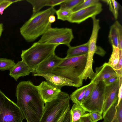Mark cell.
I'll use <instances>...</instances> for the list:
<instances>
[{"label":"cell","instance_id":"obj_37","mask_svg":"<svg viewBox=\"0 0 122 122\" xmlns=\"http://www.w3.org/2000/svg\"><path fill=\"white\" fill-rule=\"evenodd\" d=\"M122 84L120 87L118 94V101L117 105H118L122 100Z\"/></svg>","mask_w":122,"mask_h":122},{"label":"cell","instance_id":"obj_3","mask_svg":"<svg viewBox=\"0 0 122 122\" xmlns=\"http://www.w3.org/2000/svg\"><path fill=\"white\" fill-rule=\"evenodd\" d=\"M87 54L66 58L53 70L51 73L64 77L72 82L76 87L81 86L83 80L79 76L86 65Z\"/></svg>","mask_w":122,"mask_h":122},{"label":"cell","instance_id":"obj_39","mask_svg":"<svg viewBox=\"0 0 122 122\" xmlns=\"http://www.w3.org/2000/svg\"><path fill=\"white\" fill-rule=\"evenodd\" d=\"M67 110L65 113H64L60 118L57 122H63Z\"/></svg>","mask_w":122,"mask_h":122},{"label":"cell","instance_id":"obj_26","mask_svg":"<svg viewBox=\"0 0 122 122\" xmlns=\"http://www.w3.org/2000/svg\"><path fill=\"white\" fill-rule=\"evenodd\" d=\"M68 49L67 51V55L66 58L77 56L85 54L80 49L78 46L72 47L70 46L68 47Z\"/></svg>","mask_w":122,"mask_h":122},{"label":"cell","instance_id":"obj_9","mask_svg":"<svg viewBox=\"0 0 122 122\" xmlns=\"http://www.w3.org/2000/svg\"><path fill=\"white\" fill-rule=\"evenodd\" d=\"M102 4L99 2L86 8L73 12L68 21L80 24L87 19L95 16L102 10Z\"/></svg>","mask_w":122,"mask_h":122},{"label":"cell","instance_id":"obj_21","mask_svg":"<svg viewBox=\"0 0 122 122\" xmlns=\"http://www.w3.org/2000/svg\"><path fill=\"white\" fill-rule=\"evenodd\" d=\"M112 51L108 63L114 70L115 69L119 60V49L112 46Z\"/></svg>","mask_w":122,"mask_h":122},{"label":"cell","instance_id":"obj_7","mask_svg":"<svg viewBox=\"0 0 122 122\" xmlns=\"http://www.w3.org/2000/svg\"><path fill=\"white\" fill-rule=\"evenodd\" d=\"M73 38L72 30L71 28L51 27L42 36L38 42L58 45L63 44L68 47Z\"/></svg>","mask_w":122,"mask_h":122},{"label":"cell","instance_id":"obj_19","mask_svg":"<svg viewBox=\"0 0 122 122\" xmlns=\"http://www.w3.org/2000/svg\"><path fill=\"white\" fill-rule=\"evenodd\" d=\"M26 1L32 6V15L40 11V10L44 6H51V0H27Z\"/></svg>","mask_w":122,"mask_h":122},{"label":"cell","instance_id":"obj_31","mask_svg":"<svg viewBox=\"0 0 122 122\" xmlns=\"http://www.w3.org/2000/svg\"><path fill=\"white\" fill-rule=\"evenodd\" d=\"M89 112L91 118L94 122H97L102 118V115L98 112Z\"/></svg>","mask_w":122,"mask_h":122},{"label":"cell","instance_id":"obj_23","mask_svg":"<svg viewBox=\"0 0 122 122\" xmlns=\"http://www.w3.org/2000/svg\"><path fill=\"white\" fill-rule=\"evenodd\" d=\"M109 5V9L112 13L115 19H117L118 16L119 5L117 2L115 0H103Z\"/></svg>","mask_w":122,"mask_h":122},{"label":"cell","instance_id":"obj_16","mask_svg":"<svg viewBox=\"0 0 122 122\" xmlns=\"http://www.w3.org/2000/svg\"><path fill=\"white\" fill-rule=\"evenodd\" d=\"M10 75L17 81L21 76L29 75L32 72L26 64L22 60L19 61L10 70Z\"/></svg>","mask_w":122,"mask_h":122},{"label":"cell","instance_id":"obj_11","mask_svg":"<svg viewBox=\"0 0 122 122\" xmlns=\"http://www.w3.org/2000/svg\"><path fill=\"white\" fill-rule=\"evenodd\" d=\"M65 58H60L55 54L40 63L33 72V76L52 73L53 70L60 64Z\"/></svg>","mask_w":122,"mask_h":122},{"label":"cell","instance_id":"obj_27","mask_svg":"<svg viewBox=\"0 0 122 122\" xmlns=\"http://www.w3.org/2000/svg\"><path fill=\"white\" fill-rule=\"evenodd\" d=\"M98 0H86L83 1L79 5L75 7L72 10L73 12L77 11L86 8L94 5L99 2Z\"/></svg>","mask_w":122,"mask_h":122},{"label":"cell","instance_id":"obj_35","mask_svg":"<svg viewBox=\"0 0 122 122\" xmlns=\"http://www.w3.org/2000/svg\"><path fill=\"white\" fill-rule=\"evenodd\" d=\"M97 54L101 56H104L106 53L105 51L101 47L97 46L95 54Z\"/></svg>","mask_w":122,"mask_h":122},{"label":"cell","instance_id":"obj_17","mask_svg":"<svg viewBox=\"0 0 122 122\" xmlns=\"http://www.w3.org/2000/svg\"><path fill=\"white\" fill-rule=\"evenodd\" d=\"M88 84L77 89L70 95V99L74 103L81 105Z\"/></svg>","mask_w":122,"mask_h":122},{"label":"cell","instance_id":"obj_29","mask_svg":"<svg viewBox=\"0 0 122 122\" xmlns=\"http://www.w3.org/2000/svg\"><path fill=\"white\" fill-rule=\"evenodd\" d=\"M94 84L95 83L91 82L88 84L82 103L84 102L90 97L93 91Z\"/></svg>","mask_w":122,"mask_h":122},{"label":"cell","instance_id":"obj_14","mask_svg":"<svg viewBox=\"0 0 122 122\" xmlns=\"http://www.w3.org/2000/svg\"><path fill=\"white\" fill-rule=\"evenodd\" d=\"M95 76L91 82L96 83L103 81L111 76L117 75L115 70L107 63L105 62L101 66L96 67Z\"/></svg>","mask_w":122,"mask_h":122},{"label":"cell","instance_id":"obj_18","mask_svg":"<svg viewBox=\"0 0 122 122\" xmlns=\"http://www.w3.org/2000/svg\"><path fill=\"white\" fill-rule=\"evenodd\" d=\"M71 122H74L80 119L85 114L86 111L79 104L74 103L71 110Z\"/></svg>","mask_w":122,"mask_h":122},{"label":"cell","instance_id":"obj_24","mask_svg":"<svg viewBox=\"0 0 122 122\" xmlns=\"http://www.w3.org/2000/svg\"><path fill=\"white\" fill-rule=\"evenodd\" d=\"M84 0H66L61 3L60 8L72 10Z\"/></svg>","mask_w":122,"mask_h":122},{"label":"cell","instance_id":"obj_42","mask_svg":"<svg viewBox=\"0 0 122 122\" xmlns=\"http://www.w3.org/2000/svg\"><path fill=\"white\" fill-rule=\"evenodd\" d=\"M2 0H0V2H1Z\"/></svg>","mask_w":122,"mask_h":122},{"label":"cell","instance_id":"obj_2","mask_svg":"<svg viewBox=\"0 0 122 122\" xmlns=\"http://www.w3.org/2000/svg\"><path fill=\"white\" fill-rule=\"evenodd\" d=\"M56 11L52 7L32 15L20 29V34L28 42L34 41L51 27L48 18L54 15Z\"/></svg>","mask_w":122,"mask_h":122},{"label":"cell","instance_id":"obj_12","mask_svg":"<svg viewBox=\"0 0 122 122\" xmlns=\"http://www.w3.org/2000/svg\"><path fill=\"white\" fill-rule=\"evenodd\" d=\"M38 86L40 94L45 103L56 99L61 92V89L47 81H42Z\"/></svg>","mask_w":122,"mask_h":122},{"label":"cell","instance_id":"obj_25","mask_svg":"<svg viewBox=\"0 0 122 122\" xmlns=\"http://www.w3.org/2000/svg\"><path fill=\"white\" fill-rule=\"evenodd\" d=\"M14 60L5 58H0V70H10L15 64Z\"/></svg>","mask_w":122,"mask_h":122},{"label":"cell","instance_id":"obj_40","mask_svg":"<svg viewBox=\"0 0 122 122\" xmlns=\"http://www.w3.org/2000/svg\"><path fill=\"white\" fill-rule=\"evenodd\" d=\"M3 30V25L2 23H0V37L1 35Z\"/></svg>","mask_w":122,"mask_h":122},{"label":"cell","instance_id":"obj_32","mask_svg":"<svg viewBox=\"0 0 122 122\" xmlns=\"http://www.w3.org/2000/svg\"><path fill=\"white\" fill-rule=\"evenodd\" d=\"M118 79L117 75H116L110 77L104 80L103 81L106 86H108L113 83Z\"/></svg>","mask_w":122,"mask_h":122},{"label":"cell","instance_id":"obj_22","mask_svg":"<svg viewBox=\"0 0 122 122\" xmlns=\"http://www.w3.org/2000/svg\"><path fill=\"white\" fill-rule=\"evenodd\" d=\"M72 10L60 8L56 10L57 19L63 21H68L73 12Z\"/></svg>","mask_w":122,"mask_h":122},{"label":"cell","instance_id":"obj_30","mask_svg":"<svg viewBox=\"0 0 122 122\" xmlns=\"http://www.w3.org/2000/svg\"><path fill=\"white\" fill-rule=\"evenodd\" d=\"M13 3L11 0H2L0 2V14L2 15L4 10Z\"/></svg>","mask_w":122,"mask_h":122},{"label":"cell","instance_id":"obj_36","mask_svg":"<svg viewBox=\"0 0 122 122\" xmlns=\"http://www.w3.org/2000/svg\"><path fill=\"white\" fill-rule=\"evenodd\" d=\"M63 122H71V114L70 110L66 112Z\"/></svg>","mask_w":122,"mask_h":122},{"label":"cell","instance_id":"obj_28","mask_svg":"<svg viewBox=\"0 0 122 122\" xmlns=\"http://www.w3.org/2000/svg\"><path fill=\"white\" fill-rule=\"evenodd\" d=\"M114 24L116 26L117 30L119 40L118 48L122 49V27L117 20L116 21Z\"/></svg>","mask_w":122,"mask_h":122},{"label":"cell","instance_id":"obj_15","mask_svg":"<svg viewBox=\"0 0 122 122\" xmlns=\"http://www.w3.org/2000/svg\"><path fill=\"white\" fill-rule=\"evenodd\" d=\"M35 76H40L45 78L46 81L61 89L63 86H73L76 87L75 84L71 81L62 76L52 73L38 74Z\"/></svg>","mask_w":122,"mask_h":122},{"label":"cell","instance_id":"obj_41","mask_svg":"<svg viewBox=\"0 0 122 122\" xmlns=\"http://www.w3.org/2000/svg\"><path fill=\"white\" fill-rule=\"evenodd\" d=\"M74 122H82L81 119Z\"/></svg>","mask_w":122,"mask_h":122},{"label":"cell","instance_id":"obj_4","mask_svg":"<svg viewBox=\"0 0 122 122\" xmlns=\"http://www.w3.org/2000/svg\"><path fill=\"white\" fill-rule=\"evenodd\" d=\"M58 46L35 42L29 48L22 51L21 55L22 60L33 73L40 63L55 54V49Z\"/></svg>","mask_w":122,"mask_h":122},{"label":"cell","instance_id":"obj_10","mask_svg":"<svg viewBox=\"0 0 122 122\" xmlns=\"http://www.w3.org/2000/svg\"><path fill=\"white\" fill-rule=\"evenodd\" d=\"M121 85L118 79L110 85H106L104 92L102 116L110 107L118 100V91Z\"/></svg>","mask_w":122,"mask_h":122},{"label":"cell","instance_id":"obj_1","mask_svg":"<svg viewBox=\"0 0 122 122\" xmlns=\"http://www.w3.org/2000/svg\"><path fill=\"white\" fill-rule=\"evenodd\" d=\"M15 95L16 103L21 109L27 122H39L42 116L45 103L38 86L30 81H22L18 84Z\"/></svg>","mask_w":122,"mask_h":122},{"label":"cell","instance_id":"obj_6","mask_svg":"<svg viewBox=\"0 0 122 122\" xmlns=\"http://www.w3.org/2000/svg\"><path fill=\"white\" fill-rule=\"evenodd\" d=\"M24 119L20 108L0 90V122H22Z\"/></svg>","mask_w":122,"mask_h":122},{"label":"cell","instance_id":"obj_5","mask_svg":"<svg viewBox=\"0 0 122 122\" xmlns=\"http://www.w3.org/2000/svg\"><path fill=\"white\" fill-rule=\"evenodd\" d=\"M70 99L68 94L61 91L56 99L45 103L39 122H57L62 115L70 109Z\"/></svg>","mask_w":122,"mask_h":122},{"label":"cell","instance_id":"obj_13","mask_svg":"<svg viewBox=\"0 0 122 122\" xmlns=\"http://www.w3.org/2000/svg\"><path fill=\"white\" fill-rule=\"evenodd\" d=\"M118 101L114 103L102 116L103 122H122V100L118 105Z\"/></svg>","mask_w":122,"mask_h":122},{"label":"cell","instance_id":"obj_38","mask_svg":"<svg viewBox=\"0 0 122 122\" xmlns=\"http://www.w3.org/2000/svg\"><path fill=\"white\" fill-rule=\"evenodd\" d=\"M56 17L54 15H50L48 18L49 22L51 24L55 22L56 21Z\"/></svg>","mask_w":122,"mask_h":122},{"label":"cell","instance_id":"obj_20","mask_svg":"<svg viewBox=\"0 0 122 122\" xmlns=\"http://www.w3.org/2000/svg\"><path fill=\"white\" fill-rule=\"evenodd\" d=\"M108 38L112 46L118 48L119 40L117 30L114 24L110 27Z\"/></svg>","mask_w":122,"mask_h":122},{"label":"cell","instance_id":"obj_34","mask_svg":"<svg viewBox=\"0 0 122 122\" xmlns=\"http://www.w3.org/2000/svg\"><path fill=\"white\" fill-rule=\"evenodd\" d=\"M80 119L82 122H94L89 113L85 114L81 117Z\"/></svg>","mask_w":122,"mask_h":122},{"label":"cell","instance_id":"obj_33","mask_svg":"<svg viewBox=\"0 0 122 122\" xmlns=\"http://www.w3.org/2000/svg\"><path fill=\"white\" fill-rule=\"evenodd\" d=\"M122 49H119V60L116 69L115 71H122Z\"/></svg>","mask_w":122,"mask_h":122},{"label":"cell","instance_id":"obj_8","mask_svg":"<svg viewBox=\"0 0 122 122\" xmlns=\"http://www.w3.org/2000/svg\"><path fill=\"white\" fill-rule=\"evenodd\" d=\"M105 86L103 81L95 83L94 88L91 95L86 101L81 105L86 112H97L102 114Z\"/></svg>","mask_w":122,"mask_h":122}]
</instances>
